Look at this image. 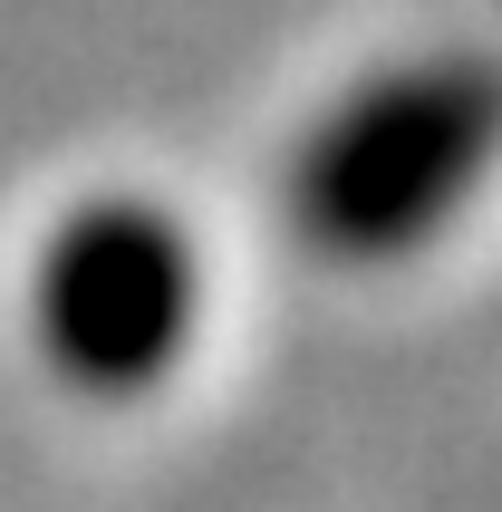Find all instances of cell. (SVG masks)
I'll return each mask as SVG.
<instances>
[{
  "label": "cell",
  "mask_w": 502,
  "mask_h": 512,
  "mask_svg": "<svg viewBox=\"0 0 502 512\" xmlns=\"http://www.w3.org/2000/svg\"><path fill=\"white\" fill-rule=\"evenodd\" d=\"M502 165V49H416L367 68L290 145L280 203L329 261H406Z\"/></svg>",
  "instance_id": "obj_1"
},
{
  "label": "cell",
  "mask_w": 502,
  "mask_h": 512,
  "mask_svg": "<svg viewBox=\"0 0 502 512\" xmlns=\"http://www.w3.org/2000/svg\"><path fill=\"white\" fill-rule=\"evenodd\" d=\"M203 319V252L145 194L68 203L29 261V348L78 397H145L184 368Z\"/></svg>",
  "instance_id": "obj_2"
}]
</instances>
